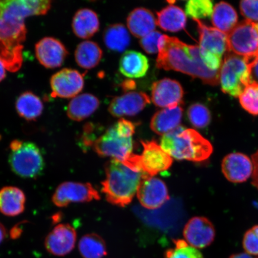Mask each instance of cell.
I'll return each instance as SVG.
<instances>
[{"mask_svg": "<svg viewBox=\"0 0 258 258\" xmlns=\"http://www.w3.org/2000/svg\"><path fill=\"white\" fill-rule=\"evenodd\" d=\"M51 3L49 0L0 1V61L9 72H17L23 62L25 18L46 14Z\"/></svg>", "mask_w": 258, "mask_h": 258, "instance_id": "cell-1", "label": "cell"}, {"mask_svg": "<svg viewBox=\"0 0 258 258\" xmlns=\"http://www.w3.org/2000/svg\"><path fill=\"white\" fill-rule=\"evenodd\" d=\"M158 48L157 69L175 71L201 79L210 85H218L219 71L212 72L205 66L199 46L187 44L176 37L163 34Z\"/></svg>", "mask_w": 258, "mask_h": 258, "instance_id": "cell-2", "label": "cell"}, {"mask_svg": "<svg viewBox=\"0 0 258 258\" xmlns=\"http://www.w3.org/2000/svg\"><path fill=\"white\" fill-rule=\"evenodd\" d=\"M105 170L106 178L102 182V192L109 203L122 208L132 202L142 180L150 177L115 159L108 161Z\"/></svg>", "mask_w": 258, "mask_h": 258, "instance_id": "cell-3", "label": "cell"}, {"mask_svg": "<svg viewBox=\"0 0 258 258\" xmlns=\"http://www.w3.org/2000/svg\"><path fill=\"white\" fill-rule=\"evenodd\" d=\"M160 146L174 159L194 162L208 159L214 150L211 143L198 132L181 125L163 135Z\"/></svg>", "mask_w": 258, "mask_h": 258, "instance_id": "cell-4", "label": "cell"}, {"mask_svg": "<svg viewBox=\"0 0 258 258\" xmlns=\"http://www.w3.org/2000/svg\"><path fill=\"white\" fill-rule=\"evenodd\" d=\"M136 126L134 122L121 118L97 138L91 147L99 156L124 162L133 154V136Z\"/></svg>", "mask_w": 258, "mask_h": 258, "instance_id": "cell-5", "label": "cell"}, {"mask_svg": "<svg viewBox=\"0 0 258 258\" xmlns=\"http://www.w3.org/2000/svg\"><path fill=\"white\" fill-rule=\"evenodd\" d=\"M9 163L16 175L24 178L34 179L43 173L45 161L43 153L36 144L31 142L13 141Z\"/></svg>", "mask_w": 258, "mask_h": 258, "instance_id": "cell-6", "label": "cell"}, {"mask_svg": "<svg viewBox=\"0 0 258 258\" xmlns=\"http://www.w3.org/2000/svg\"><path fill=\"white\" fill-rule=\"evenodd\" d=\"M248 60L228 51L219 70V82L222 91L234 97H239L249 82Z\"/></svg>", "mask_w": 258, "mask_h": 258, "instance_id": "cell-7", "label": "cell"}, {"mask_svg": "<svg viewBox=\"0 0 258 258\" xmlns=\"http://www.w3.org/2000/svg\"><path fill=\"white\" fill-rule=\"evenodd\" d=\"M143 154H132L124 161L125 165L142 171L147 175L153 177L169 169L173 163L172 157L165 152L156 141H141Z\"/></svg>", "mask_w": 258, "mask_h": 258, "instance_id": "cell-8", "label": "cell"}, {"mask_svg": "<svg viewBox=\"0 0 258 258\" xmlns=\"http://www.w3.org/2000/svg\"><path fill=\"white\" fill-rule=\"evenodd\" d=\"M227 35L228 51L253 59L258 54V28L256 24L245 20L237 24Z\"/></svg>", "mask_w": 258, "mask_h": 258, "instance_id": "cell-9", "label": "cell"}, {"mask_svg": "<svg viewBox=\"0 0 258 258\" xmlns=\"http://www.w3.org/2000/svg\"><path fill=\"white\" fill-rule=\"evenodd\" d=\"M100 199L99 192L89 183L66 182L58 186L52 197L57 207L64 208L72 203L89 202Z\"/></svg>", "mask_w": 258, "mask_h": 258, "instance_id": "cell-10", "label": "cell"}, {"mask_svg": "<svg viewBox=\"0 0 258 258\" xmlns=\"http://www.w3.org/2000/svg\"><path fill=\"white\" fill-rule=\"evenodd\" d=\"M183 90L176 80L163 79L153 84L151 87V101L158 107L174 108L181 105Z\"/></svg>", "mask_w": 258, "mask_h": 258, "instance_id": "cell-11", "label": "cell"}, {"mask_svg": "<svg viewBox=\"0 0 258 258\" xmlns=\"http://www.w3.org/2000/svg\"><path fill=\"white\" fill-rule=\"evenodd\" d=\"M84 83L83 77L78 71L63 69L51 77V95L61 98H74L82 92Z\"/></svg>", "mask_w": 258, "mask_h": 258, "instance_id": "cell-12", "label": "cell"}, {"mask_svg": "<svg viewBox=\"0 0 258 258\" xmlns=\"http://www.w3.org/2000/svg\"><path fill=\"white\" fill-rule=\"evenodd\" d=\"M137 194L142 206L150 210L160 208L170 198L166 183L154 176L142 180Z\"/></svg>", "mask_w": 258, "mask_h": 258, "instance_id": "cell-13", "label": "cell"}, {"mask_svg": "<svg viewBox=\"0 0 258 258\" xmlns=\"http://www.w3.org/2000/svg\"><path fill=\"white\" fill-rule=\"evenodd\" d=\"M215 235L214 225L205 217L191 218L183 229V237L186 243L196 249L210 246L214 241Z\"/></svg>", "mask_w": 258, "mask_h": 258, "instance_id": "cell-14", "label": "cell"}, {"mask_svg": "<svg viewBox=\"0 0 258 258\" xmlns=\"http://www.w3.org/2000/svg\"><path fill=\"white\" fill-rule=\"evenodd\" d=\"M151 103L150 96L143 92H130L112 99L108 111L115 117L134 116Z\"/></svg>", "mask_w": 258, "mask_h": 258, "instance_id": "cell-15", "label": "cell"}, {"mask_svg": "<svg viewBox=\"0 0 258 258\" xmlns=\"http://www.w3.org/2000/svg\"><path fill=\"white\" fill-rule=\"evenodd\" d=\"M76 240V231L72 226L59 224L48 234L45 240V247L50 253L63 256L74 249Z\"/></svg>", "mask_w": 258, "mask_h": 258, "instance_id": "cell-16", "label": "cell"}, {"mask_svg": "<svg viewBox=\"0 0 258 258\" xmlns=\"http://www.w3.org/2000/svg\"><path fill=\"white\" fill-rule=\"evenodd\" d=\"M35 54L42 66L56 69L62 66L69 51L59 40L48 37L42 38L35 45Z\"/></svg>", "mask_w": 258, "mask_h": 258, "instance_id": "cell-17", "label": "cell"}, {"mask_svg": "<svg viewBox=\"0 0 258 258\" xmlns=\"http://www.w3.org/2000/svg\"><path fill=\"white\" fill-rule=\"evenodd\" d=\"M221 166L226 179L233 183L246 182L253 171L252 161L241 153L228 154L222 160Z\"/></svg>", "mask_w": 258, "mask_h": 258, "instance_id": "cell-18", "label": "cell"}, {"mask_svg": "<svg viewBox=\"0 0 258 258\" xmlns=\"http://www.w3.org/2000/svg\"><path fill=\"white\" fill-rule=\"evenodd\" d=\"M199 32L200 50L222 57L228 51L227 35L215 28L209 27L201 21L195 19Z\"/></svg>", "mask_w": 258, "mask_h": 258, "instance_id": "cell-19", "label": "cell"}, {"mask_svg": "<svg viewBox=\"0 0 258 258\" xmlns=\"http://www.w3.org/2000/svg\"><path fill=\"white\" fill-rule=\"evenodd\" d=\"M156 19L150 10L139 8L128 16L127 25L131 33L135 37L142 38L156 30Z\"/></svg>", "mask_w": 258, "mask_h": 258, "instance_id": "cell-20", "label": "cell"}, {"mask_svg": "<svg viewBox=\"0 0 258 258\" xmlns=\"http://www.w3.org/2000/svg\"><path fill=\"white\" fill-rule=\"evenodd\" d=\"M183 108L181 105L174 108H164L155 113L151 118L150 127L154 133L164 135L175 130L182 120Z\"/></svg>", "mask_w": 258, "mask_h": 258, "instance_id": "cell-21", "label": "cell"}, {"mask_svg": "<svg viewBox=\"0 0 258 258\" xmlns=\"http://www.w3.org/2000/svg\"><path fill=\"white\" fill-rule=\"evenodd\" d=\"M26 197L20 188L6 186L0 190V212L8 217H16L23 213Z\"/></svg>", "mask_w": 258, "mask_h": 258, "instance_id": "cell-22", "label": "cell"}, {"mask_svg": "<svg viewBox=\"0 0 258 258\" xmlns=\"http://www.w3.org/2000/svg\"><path fill=\"white\" fill-rule=\"evenodd\" d=\"M99 105V100L94 95L90 93L77 95L68 105V117L74 121H82L92 115Z\"/></svg>", "mask_w": 258, "mask_h": 258, "instance_id": "cell-23", "label": "cell"}, {"mask_svg": "<svg viewBox=\"0 0 258 258\" xmlns=\"http://www.w3.org/2000/svg\"><path fill=\"white\" fill-rule=\"evenodd\" d=\"M147 57L137 51L129 50L122 54L119 70L122 75L131 79L143 77L149 69Z\"/></svg>", "mask_w": 258, "mask_h": 258, "instance_id": "cell-24", "label": "cell"}, {"mask_svg": "<svg viewBox=\"0 0 258 258\" xmlns=\"http://www.w3.org/2000/svg\"><path fill=\"white\" fill-rule=\"evenodd\" d=\"M98 15L89 9H82L76 12L72 23L74 33L83 39H88L99 30Z\"/></svg>", "mask_w": 258, "mask_h": 258, "instance_id": "cell-25", "label": "cell"}, {"mask_svg": "<svg viewBox=\"0 0 258 258\" xmlns=\"http://www.w3.org/2000/svg\"><path fill=\"white\" fill-rule=\"evenodd\" d=\"M157 24L165 31L176 32L185 29L186 16L183 10L170 5L157 12Z\"/></svg>", "mask_w": 258, "mask_h": 258, "instance_id": "cell-26", "label": "cell"}, {"mask_svg": "<svg viewBox=\"0 0 258 258\" xmlns=\"http://www.w3.org/2000/svg\"><path fill=\"white\" fill-rule=\"evenodd\" d=\"M212 22L216 29L227 35L237 25L238 15L235 10L230 5L221 2L214 8Z\"/></svg>", "mask_w": 258, "mask_h": 258, "instance_id": "cell-27", "label": "cell"}, {"mask_svg": "<svg viewBox=\"0 0 258 258\" xmlns=\"http://www.w3.org/2000/svg\"><path fill=\"white\" fill-rule=\"evenodd\" d=\"M103 51L99 45L92 41H85L77 46L75 51L76 62L82 69L90 70L99 63Z\"/></svg>", "mask_w": 258, "mask_h": 258, "instance_id": "cell-28", "label": "cell"}, {"mask_svg": "<svg viewBox=\"0 0 258 258\" xmlns=\"http://www.w3.org/2000/svg\"><path fill=\"white\" fill-rule=\"evenodd\" d=\"M43 104L39 97L31 92H25L19 96L16 109L21 117L28 121L36 120L43 111Z\"/></svg>", "mask_w": 258, "mask_h": 258, "instance_id": "cell-29", "label": "cell"}, {"mask_svg": "<svg viewBox=\"0 0 258 258\" xmlns=\"http://www.w3.org/2000/svg\"><path fill=\"white\" fill-rule=\"evenodd\" d=\"M104 41L108 49L117 52H122L131 43L128 32L121 24L109 25L104 33Z\"/></svg>", "mask_w": 258, "mask_h": 258, "instance_id": "cell-30", "label": "cell"}, {"mask_svg": "<svg viewBox=\"0 0 258 258\" xmlns=\"http://www.w3.org/2000/svg\"><path fill=\"white\" fill-rule=\"evenodd\" d=\"M79 249L83 258H102L107 254L105 241L96 234L84 235L79 241Z\"/></svg>", "mask_w": 258, "mask_h": 258, "instance_id": "cell-31", "label": "cell"}, {"mask_svg": "<svg viewBox=\"0 0 258 258\" xmlns=\"http://www.w3.org/2000/svg\"><path fill=\"white\" fill-rule=\"evenodd\" d=\"M214 11L213 3L210 0H191L186 3V15L194 20L209 18Z\"/></svg>", "mask_w": 258, "mask_h": 258, "instance_id": "cell-32", "label": "cell"}, {"mask_svg": "<svg viewBox=\"0 0 258 258\" xmlns=\"http://www.w3.org/2000/svg\"><path fill=\"white\" fill-rule=\"evenodd\" d=\"M175 247L167 250L164 258H204L203 254L186 241L181 239L173 240Z\"/></svg>", "mask_w": 258, "mask_h": 258, "instance_id": "cell-33", "label": "cell"}, {"mask_svg": "<svg viewBox=\"0 0 258 258\" xmlns=\"http://www.w3.org/2000/svg\"><path fill=\"white\" fill-rule=\"evenodd\" d=\"M187 115L193 126L198 128L207 127L211 120V113L209 109L201 104L190 106Z\"/></svg>", "mask_w": 258, "mask_h": 258, "instance_id": "cell-34", "label": "cell"}, {"mask_svg": "<svg viewBox=\"0 0 258 258\" xmlns=\"http://www.w3.org/2000/svg\"><path fill=\"white\" fill-rule=\"evenodd\" d=\"M240 104L250 114L258 115V85H248L239 96Z\"/></svg>", "mask_w": 258, "mask_h": 258, "instance_id": "cell-35", "label": "cell"}, {"mask_svg": "<svg viewBox=\"0 0 258 258\" xmlns=\"http://www.w3.org/2000/svg\"><path fill=\"white\" fill-rule=\"evenodd\" d=\"M243 246L248 254L258 256V225L254 226L244 234Z\"/></svg>", "mask_w": 258, "mask_h": 258, "instance_id": "cell-36", "label": "cell"}, {"mask_svg": "<svg viewBox=\"0 0 258 258\" xmlns=\"http://www.w3.org/2000/svg\"><path fill=\"white\" fill-rule=\"evenodd\" d=\"M161 32L154 31L146 36L141 38L140 44L145 52L152 54L159 53V41L161 35Z\"/></svg>", "mask_w": 258, "mask_h": 258, "instance_id": "cell-37", "label": "cell"}, {"mask_svg": "<svg viewBox=\"0 0 258 258\" xmlns=\"http://www.w3.org/2000/svg\"><path fill=\"white\" fill-rule=\"evenodd\" d=\"M240 12L246 21L258 24V1L244 0L240 2Z\"/></svg>", "mask_w": 258, "mask_h": 258, "instance_id": "cell-38", "label": "cell"}, {"mask_svg": "<svg viewBox=\"0 0 258 258\" xmlns=\"http://www.w3.org/2000/svg\"><path fill=\"white\" fill-rule=\"evenodd\" d=\"M203 63L209 70L218 72L221 69L222 57L217 54L208 52V51L200 50Z\"/></svg>", "mask_w": 258, "mask_h": 258, "instance_id": "cell-39", "label": "cell"}, {"mask_svg": "<svg viewBox=\"0 0 258 258\" xmlns=\"http://www.w3.org/2000/svg\"><path fill=\"white\" fill-rule=\"evenodd\" d=\"M248 62L249 85L254 84L258 85V54L253 59L248 60Z\"/></svg>", "mask_w": 258, "mask_h": 258, "instance_id": "cell-40", "label": "cell"}, {"mask_svg": "<svg viewBox=\"0 0 258 258\" xmlns=\"http://www.w3.org/2000/svg\"><path fill=\"white\" fill-rule=\"evenodd\" d=\"M253 166L252 173V185L258 190V150L251 156Z\"/></svg>", "mask_w": 258, "mask_h": 258, "instance_id": "cell-41", "label": "cell"}, {"mask_svg": "<svg viewBox=\"0 0 258 258\" xmlns=\"http://www.w3.org/2000/svg\"><path fill=\"white\" fill-rule=\"evenodd\" d=\"M7 235V232L4 225H3L1 222H0V244L3 243Z\"/></svg>", "mask_w": 258, "mask_h": 258, "instance_id": "cell-42", "label": "cell"}, {"mask_svg": "<svg viewBox=\"0 0 258 258\" xmlns=\"http://www.w3.org/2000/svg\"><path fill=\"white\" fill-rule=\"evenodd\" d=\"M229 258H257L253 257L250 254L246 253H240L232 254V255Z\"/></svg>", "mask_w": 258, "mask_h": 258, "instance_id": "cell-43", "label": "cell"}, {"mask_svg": "<svg viewBox=\"0 0 258 258\" xmlns=\"http://www.w3.org/2000/svg\"><path fill=\"white\" fill-rule=\"evenodd\" d=\"M6 68L3 63L0 61V82L4 79L6 76Z\"/></svg>", "mask_w": 258, "mask_h": 258, "instance_id": "cell-44", "label": "cell"}, {"mask_svg": "<svg viewBox=\"0 0 258 258\" xmlns=\"http://www.w3.org/2000/svg\"><path fill=\"white\" fill-rule=\"evenodd\" d=\"M257 24V28H258V24Z\"/></svg>", "mask_w": 258, "mask_h": 258, "instance_id": "cell-45", "label": "cell"}]
</instances>
